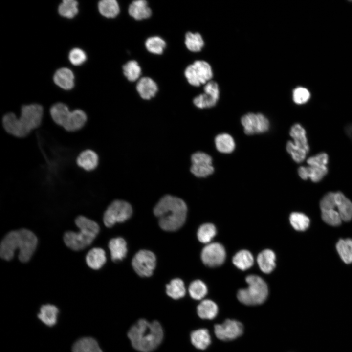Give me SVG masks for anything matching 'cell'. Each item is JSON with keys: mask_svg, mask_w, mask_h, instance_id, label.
<instances>
[{"mask_svg": "<svg viewBox=\"0 0 352 352\" xmlns=\"http://www.w3.org/2000/svg\"><path fill=\"white\" fill-rule=\"evenodd\" d=\"M86 260L88 265L91 268L99 269L106 261L105 252L101 248H93L87 253Z\"/></svg>", "mask_w": 352, "mask_h": 352, "instance_id": "24", "label": "cell"}, {"mask_svg": "<svg viewBox=\"0 0 352 352\" xmlns=\"http://www.w3.org/2000/svg\"><path fill=\"white\" fill-rule=\"evenodd\" d=\"M58 312V309L55 306L44 305L40 308L38 317L44 324L51 327L56 323Z\"/></svg>", "mask_w": 352, "mask_h": 352, "instance_id": "27", "label": "cell"}, {"mask_svg": "<svg viewBox=\"0 0 352 352\" xmlns=\"http://www.w3.org/2000/svg\"><path fill=\"white\" fill-rule=\"evenodd\" d=\"M111 259L113 261L123 259L127 254V244L125 240L121 237L111 239L109 243Z\"/></svg>", "mask_w": 352, "mask_h": 352, "instance_id": "22", "label": "cell"}, {"mask_svg": "<svg viewBox=\"0 0 352 352\" xmlns=\"http://www.w3.org/2000/svg\"><path fill=\"white\" fill-rule=\"evenodd\" d=\"M185 44L190 51L198 52L203 47L204 41L199 33L188 32L185 35Z\"/></svg>", "mask_w": 352, "mask_h": 352, "instance_id": "35", "label": "cell"}, {"mask_svg": "<svg viewBox=\"0 0 352 352\" xmlns=\"http://www.w3.org/2000/svg\"><path fill=\"white\" fill-rule=\"evenodd\" d=\"M166 293L168 296L174 299H178L183 297L186 293L184 284L182 280L179 278L174 279L166 286Z\"/></svg>", "mask_w": 352, "mask_h": 352, "instance_id": "33", "label": "cell"}, {"mask_svg": "<svg viewBox=\"0 0 352 352\" xmlns=\"http://www.w3.org/2000/svg\"><path fill=\"white\" fill-rule=\"evenodd\" d=\"M129 15L136 20L147 19L152 15V11L145 0L132 1L128 8Z\"/></svg>", "mask_w": 352, "mask_h": 352, "instance_id": "19", "label": "cell"}, {"mask_svg": "<svg viewBox=\"0 0 352 352\" xmlns=\"http://www.w3.org/2000/svg\"><path fill=\"white\" fill-rule=\"evenodd\" d=\"M132 264L138 275L142 277H149L152 275L155 267L156 257L151 251L141 250L134 256Z\"/></svg>", "mask_w": 352, "mask_h": 352, "instance_id": "9", "label": "cell"}, {"mask_svg": "<svg viewBox=\"0 0 352 352\" xmlns=\"http://www.w3.org/2000/svg\"><path fill=\"white\" fill-rule=\"evenodd\" d=\"M248 286L246 288L240 289L237 298L242 303L248 306L260 305L266 299L268 289L265 282L256 275H250L246 277Z\"/></svg>", "mask_w": 352, "mask_h": 352, "instance_id": "6", "label": "cell"}, {"mask_svg": "<svg viewBox=\"0 0 352 352\" xmlns=\"http://www.w3.org/2000/svg\"><path fill=\"white\" fill-rule=\"evenodd\" d=\"M289 220L292 227L298 231H305L309 225V219L302 213H292Z\"/></svg>", "mask_w": 352, "mask_h": 352, "instance_id": "38", "label": "cell"}, {"mask_svg": "<svg viewBox=\"0 0 352 352\" xmlns=\"http://www.w3.org/2000/svg\"><path fill=\"white\" fill-rule=\"evenodd\" d=\"M286 149L293 160L296 163L302 162L306 158L308 152L296 146L292 141H288L286 145Z\"/></svg>", "mask_w": 352, "mask_h": 352, "instance_id": "42", "label": "cell"}, {"mask_svg": "<svg viewBox=\"0 0 352 352\" xmlns=\"http://www.w3.org/2000/svg\"><path fill=\"white\" fill-rule=\"evenodd\" d=\"M98 6L101 14L109 18L115 17L120 11L119 4L115 0H102L99 2Z\"/></svg>", "mask_w": 352, "mask_h": 352, "instance_id": "31", "label": "cell"}, {"mask_svg": "<svg viewBox=\"0 0 352 352\" xmlns=\"http://www.w3.org/2000/svg\"><path fill=\"white\" fill-rule=\"evenodd\" d=\"M328 169L326 166H300L298 169L299 176L304 180L309 178L314 182L321 181L327 174Z\"/></svg>", "mask_w": 352, "mask_h": 352, "instance_id": "14", "label": "cell"}, {"mask_svg": "<svg viewBox=\"0 0 352 352\" xmlns=\"http://www.w3.org/2000/svg\"><path fill=\"white\" fill-rule=\"evenodd\" d=\"M124 75L131 82L138 80L141 73V69L137 62L131 60L123 66Z\"/></svg>", "mask_w": 352, "mask_h": 352, "instance_id": "36", "label": "cell"}, {"mask_svg": "<svg viewBox=\"0 0 352 352\" xmlns=\"http://www.w3.org/2000/svg\"><path fill=\"white\" fill-rule=\"evenodd\" d=\"M97 154L93 150L88 149L82 152L76 159L77 164L86 171H90L95 169L98 164Z\"/></svg>", "mask_w": 352, "mask_h": 352, "instance_id": "17", "label": "cell"}, {"mask_svg": "<svg viewBox=\"0 0 352 352\" xmlns=\"http://www.w3.org/2000/svg\"><path fill=\"white\" fill-rule=\"evenodd\" d=\"M289 134L294 144L308 153L309 146L306 130L301 125L298 123L294 124L290 130Z\"/></svg>", "mask_w": 352, "mask_h": 352, "instance_id": "23", "label": "cell"}, {"mask_svg": "<svg viewBox=\"0 0 352 352\" xmlns=\"http://www.w3.org/2000/svg\"><path fill=\"white\" fill-rule=\"evenodd\" d=\"M189 292L191 297L193 299L200 300L206 295L207 288L202 281L197 280L190 284L189 287Z\"/></svg>", "mask_w": 352, "mask_h": 352, "instance_id": "41", "label": "cell"}, {"mask_svg": "<svg viewBox=\"0 0 352 352\" xmlns=\"http://www.w3.org/2000/svg\"><path fill=\"white\" fill-rule=\"evenodd\" d=\"M218 313V308L216 304L210 300H204L197 307V313L198 316L204 319H213Z\"/></svg>", "mask_w": 352, "mask_h": 352, "instance_id": "28", "label": "cell"}, {"mask_svg": "<svg viewBox=\"0 0 352 352\" xmlns=\"http://www.w3.org/2000/svg\"><path fill=\"white\" fill-rule=\"evenodd\" d=\"M215 142L218 151L222 153H230L234 151L235 148L234 139L227 133H221L218 135L215 138Z\"/></svg>", "mask_w": 352, "mask_h": 352, "instance_id": "30", "label": "cell"}, {"mask_svg": "<svg viewBox=\"0 0 352 352\" xmlns=\"http://www.w3.org/2000/svg\"><path fill=\"white\" fill-rule=\"evenodd\" d=\"M72 352H103L97 341L90 337L79 339L73 344Z\"/></svg>", "mask_w": 352, "mask_h": 352, "instance_id": "25", "label": "cell"}, {"mask_svg": "<svg viewBox=\"0 0 352 352\" xmlns=\"http://www.w3.org/2000/svg\"><path fill=\"white\" fill-rule=\"evenodd\" d=\"M335 199L342 220L350 221L352 218V202L341 192L335 193Z\"/></svg>", "mask_w": 352, "mask_h": 352, "instance_id": "16", "label": "cell"}, {"mask_svg": "<svg viewBox=\"0 0 352 352\" xmlns=\"http://www.w3.org/2000/svg\"><path fill=\"white\" fill-rule=\"evenodd\" d=\"M75 222L79 231H67L63 238L68 247L73 250L79 251L92 243L99 233V226L96 222L83 216L77 217Z\"/></svg>", "mask_w": 352, "mask_h": 352, "instance_id": "5", "label": "cell"}, {"mask_svg": "<svg viewBox=\"0 0 352 352\" xmlns=\"http://www.w3.org/2000/svg\"><path fill=\"white\" fill-rule=\"evenodd\" d=\"M205 93H209L219 99V89L217 83L214 81L207 82L204 87Z\"/></svg>", "mask_w": 352, "mask_h": 352, "instance_id": "49", "label": "cell"}, {"mask_svg": "<svg viewBox=\"0 0 352 352\" xmlns=\"http://www.w3.org/2000/svg\"><path fill=\"white\" fill-rule=\"evenodd\" d=\"M310 97L308 90L303 87L295 88L293 93L294 102L297 104H303L307 102Z\"/></svg>", "mask_w": 352, "mask_h": 352, "instance_id": "47", "label": "cell"}, {"mask_svg": "<svg viewBox=\"0 0 352 352\" xmlns=\"http://www.w3.org/2000/svg\"><path fill=\"white\" fill-rule=\"evenodd\" d=\"M242 324L235 320L227 319L221 324L214 326V332L217 337L222 341L233 340L243 333Z\"/></svg>", "mask_w": 352, "mask_h": 352, "instance_id": "13", "label": "cell"}, {"mask_svg": "<svg viewBox=\"0 0 352 352\" xmlns=\"http://www.w3.org/2000/svg\"><path fill=\"white\" fill-rule=\"evenodd\" d=\"M276 256L274 252L269 249L263 250L258 255L257 261L261 270L269 273L275 268Z\"/></svg>", "mask_w": 352, "mask_h": 352, "instance_id": "21", "label": "cell"}, {"mask_svg": "<svg viewBox=\"0 0 352 352\" xmlns=\"http://www.w3.org/2000/svg\"><path fill=\"white\" fill-rule=\"evenodd\" d=\"M225 257L224 247L218 242L208 244L202 249L201 253L203 263L210 267H216L222 264Z\"/></svg>", "mask_w": 352, "mask_h": 352, "instance_id": "12", "label": "cell"}, {"mask_svg": "<svg viewBox=\"0 0 352 352\" xmlns=\"http://www.w3.org/2000/svg\"><path fill=\"white\" fill-rule=\"evenodd\" d=\"M78 2L74 0H64L58 8L59 14L66 18H72L78 13Z\"/></svg>", "mask_w": 352, "mask_h": 352, "instance_id": "39", "label": "cell"}, {"mask_svg": "<svg viewBox=\"0 0 352 352\" xmlns=\"http://www.w3.org/2000/svg\"><path fill=\"white\" fill-rule=\"evenodd\" d=\"M328 162L329 156L326 153H320L307 160L308 166H326Z\"/></svg>", "mask_w": 352, "mask_h": 352, "instance_id": "46", "label": "cell"}, {"mask_svg": "<svg viewBox=\"0 0 352 352\" xmlns=\"http://www.w3.org/2000/svg\"><path fill=\"white\" fill-rule=\"evenodd\" d=\"M244 132L248 135L266 132L269 128L268 119L261 113H249L241 118Z\"/></svg>", "mask_w": 352, "mask_h": 352, "instance_id": "10", "label": "cell"}, {"mask_svg": "<svg viewBox=\"0 0 352 352\" xmlns=\"http://www.w3.org/2000/svg\"><path fill=\"white\" fill-rule=\"evenodd\" d=\"M53 80L57 86L64 89H71L74 85L73 73L67 68L63 67L57 70L54 75Z\"/></svg>", "mask_w": 352, "mask_h": 352, "instance_id": "20", "label": "cell"}, {"mask_svg": "<svg viewBox=\"0 0 352 352\" xmlns=\"http://www.w3.org/2000/svg\"><path fill=\"white\" fill-rule=\"evenodd\" d=\"M218 100L210 94L204 92L196 96L193 100V103L197 107L203 109L214 106Z\"/></svg>", "mask_w": 352, "mask_h": 352, "instance_id": "43", "label": "cell"}, {"mask_svg": "<svg viewBox=\"0 0 352 352\" xmlns=\"http://www.w3.org/2000/svg\"><path fill=\"white\" fill-rule=\"evenodd\" d=\"M43 108L37 104L23 106L21 115L18 118L13 113H8L2 118V125L9 134L18 137L26 136L30 132L41 124Z\"/></svg>", "mask_w": 352, "mask_h": 352, "instance_id": "2", "label": "cell"}, {"mask_svg": "<svg viewBox=\"0 0 352 352\" xmlns=\"http://www.w3.org/2000/svg\"><path fill=\"white\" fill-rule=\"evenodd\" d=\"M187 208L181 198L171 195L163 197L154 209L161 228L168 231H176L184 223Z\"/></svg>", "mask_w": 352, "mask_h": 352, "instance_id": "3", "label": "cell"}, {"mask_svg": "<svg viewBox=\"0 0 352 352\" xmlns=\"http://www.w3.org/2000/svg\"><path fill=\"white\" fill-rule=\"evenodd\" d=\"M132 207L128 202L122 200L113 201L107 208L103 216L104 224L108 227L116 222H123L132 215Z\"/></svg>", "mask_w": 352, "mask_h": 352, "instance_id": "8", "label": "cell"}, {"mask_svg": "<svg viewBox=\"0 0 352 352\" xmlns=\"http://www.w3.org/2000/svg\"><path fill=\"white\" fill-rule=\"evenodd\" d=\"M68 58L73 65L79 66L86 61L87 56L83 50L79 48H75L70 51Z\"/></svg>", "mask_w": 352, "mask_h": 352, "instance_id": "45", "label": "cell"}, {"mask_svg": "<svg viewBox=\"0 0 352 352\" xmlns=\"http://www.w3.org/2000/svg\"><path fill=\"white\" fill-rule=\"evenodd\" d=\"M71 111L64 103H57L50 108V113L53 120L63 127L67 121Z\"/></svg>", "mask_w": 352, "mask_h": 352, "instance_id": "26", "label": "cell"}, {"mask_svg": "<svg viewBox=\"0 0 352 352\" xmlns=\"http://www.w3.org/2000/svg\"><path fill=\"white\" fill-rule=\"evenodd\" d=\"M128 336L135 349L141 352H150L161 343L163 331L157 321L149 322L141 319L131 328Z\"/></svg>", "mask_w": 352, "mask_h": 352, "instance_id": "4", "label": "cell"}, {"mask_svg": "<svg viewBox=\"0 0 352 352\" xmlns=\"http://www.w3.org/2000/svg\"><path fill=\"white\" fill-rule=\"evenodd\" d=\"M191 341L196 348L204 350L210 344L211 337L207 329H201L191 333Z\"/></svg>", "mask_w": 352, "mask_h": 352, "instance_id": "29", "label": "cell"}, {"mask_svg": "<svg viewBox=\"0 0 352 352\" xmlns=\"http://www.w3.org/2000/svg\"><path fill=\"white\" fill-rule=\"evenodd\" d=\"M216 234L215 226L212 223H206L201 225L197 232L198 240L202 243H208Z\"/></svg>", "mask_w": 352, "mask_h": 352, "instance_id": "40", "label": "cell"}, {"mask_svg": "<svg viewBox=\"0 0 352 352\" xmlns=\"http://www.w3.org/2000/svg\"><path fill=\"white\" fill-rule=\"evenodd\" d=\"M191 173L198 177H205L214 171L212 157L208 154L198 152L191 156Z\"/></svg>", "mask_w": 352, "mask_h": 352, "instance_id": "11", "label": "cell"}, {"mask_svg": "<svg viewBox=\"0 0 352 352\" xmlns=\"http://www.w3.org/2000/svg\"><path fill=\"white\" fill-rule=\"evenodd\" d=\"M87 120L86 113L81 110L76 109L71 111L63 128L67 131L75 132L82 128Z\"/></svg>", "mask_w": 352, "mask_h": 352, "instance_id": "18", "label": "cell"}, {"mask_svg": "<svg viewBox=\"0 0 352 352\" xmlns=\"http://www.w3.org/2000/svg\"><path fill=\"white\" fill-rule=\"evenodd\" d=\"M145 45L149 52L160 55L163 52L166 47V42L159 36H152L146 40Z\"/></svg>", "mask_w": 352, "mask_h": 352, "instance_id": "37", "label": "cell"}, {"mask_svg": "<svg viewBox=\"0 0 352 352\" xmlns=\"http://www.w3.org/2000/svg\"><path fill=\"white\" fill-rule=\"evenodd\" d=\"M321 210L335 209L336 208L335 193L329 192L322 198L320 203Z\"/></svg>", "mask_w": 352, "mask_h": 352, "instance_id": "48", "label": "cell"}, {"mask_svg": "<svg viewBox=\"0 0 352 352\" xmlns=\"http://www.w3.org/2000/svg\"><path fill=\"white\" fill-rule=\"evenodd\" d=\"M136 90L142 98L149 100L155 95L158 88L157 84L152 79L144 77L138 81Z\"/></svg>", "mask_w": 352, "mask_h": 352, "instance_id": "15", "label": "cell"}, {"mask_svg": "<svg viewBox=\"0 0 352 352\" xmlns=\"http://www.w3.org/2000/svg\"><path fill=\"white\" fill-rule=\"evenodd\" d=\"M254 259L252 254L247 250H241L233 258V263L238 268L244 270L250 268L253 264Z\"/></svg>", "mask_w": 352, "mask_h": 352, "instance_id": "32", "label": "cell"}, {"mask_svg": "<svg viewBox=\"0 0 352 352\" xmlns=\"http://www.w3.org/2000/svg\"><path fill=\"white\" fill-rule=\"evenodd\" d=\"M38 243L36 235L27 229H20L8 233L1 242L0 255L2 259L9 261L19 249V259L23 263L27 262L31 258Z\"/></svg>", "mask_w": 352, "mask_h": 352, "instance_id": "1", "label": "cell"}, {"mask_svg": "<svg viewBox=\"0 0 352 352\" xmlns=\"http://www.w3.org/2000/svg\"><path fill=\"white\" fill-rule=\"evenodd\" d=\"M321 217L326 223L331 226H338L342 222L341 218L335 209L321 211Z\"/></svg>", "mask_w": 352, "mask_h": 352, "instance_id": "44", "label": "cell"}, {"mask_svg": "<svg viewBox=\"0 0 352 352\" xmlns=\"http://www.w3.org/2000/svg\"><path fill=\"white\" fill-rule=\"evenodd\" d=\"M184 75L190 85L198 87L209 82L213 73L210 65L207 62L197 60L186 68Z\"/></svg>", "mask_w": 352, "mask_h": 352, "instance_id": "7", "label": "cell"}, {"mask_svg": "<svg viewBox=\"0 0 352 352\" xmlns=\"http://www.w3.org/2000/svg\"><path fill=\"white\" fill-rule=\"evenodd\" d=\"M336 249L344 262L352 263V239H340L336 244Z\"/></svg>", "mask_w": 352, "mask_h": 352, "instance_id": "34", "label": "cell"}]
</instances>
